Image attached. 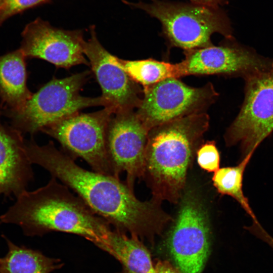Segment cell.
Wrapping results in <instances>:
<instances>
[{"label": "cell", "mask_w": 273, "mask_h": 273, "mask_svg": "<svg viewBox=\"0 0 273 273\" xmlns=\"http://www.w3.org/2000/svg\"><path fill=\"white\" fill-rule=\"evenodd\" d=\"M26 150L32 164L40 166L72 190L117 231L153 243L172 220L161 202L139 200L125 182L82 168L52 141L40 146L32 138L26 141Z\"/></svg>", "instance_id": "cell-1"}, {"label": "cell", "mask_w": 273, "mask_h": 273, "mask_svg": "<svg viewBox=\"0 0 273 273\" xmlns=\"http://www.w3.org/2000/svg\"><path fill=\"white\" fill-rule=\"evenodd\" d=\"M0 221L18 225L27 236L60 232L79 235L96 245L112 230L80 198L53 176L46 185L17 197L0 216Z\"/></svg>", "instance_id": "cell-2"}, {"label": "cell", "mask_w": 273, "mask_h": 273, "mask_svg": "<svg viewBox=\"0 0 273 273\" xmlns=\"http://www.w3.org/2000/svg\"><path fill=\"white\" fill-rule=\"evenodd\" d=\"M209 125V116L203 112L149 130L143 178L151 190L152 199L161 203H178L189 169Z\"/></svg>", "instance_id": "cell-3"}, {"label": "cell", "mask_w": 273, "mask_h": 273, "mask_svg": "<svg viewBox=\"0 0 273 273\" xmlns=\"http://www.w3.org/2000/svg\"><path fill=\"white\" fill-rule=\"evenodd\" d=\"M122 1L158 20L168 42L185 51L212 45L211 36L215 33L233 37L230 19L220 7L161 0Z\"/></svg>", "instance_id": "cell-4"}, {"label": "cell", "mask_w": 273, "mask_h": 273, "mask_svg": "<svg viewBox=\"0 0 273 273\" xmlns=\"http://www.w3.org/2000/svg\"><path fill=\"white\" fill-rule=\"evenodd\" d=\"M90 74L85 71L64 78H53L32 94L21 111L7 116L10 125L22 134L33 135L82 109L104 107L101 96L86 97L80 94Z\"/></svg>", "instance_id": "cell-5"}, {"label": "cell", "mask_w": 273, "mask_h": 273, "mask_svg": "<svg viewBox=\"0 0 273 273\" xmlns=\"http://www.w3.org/2000/svg\"><path fill=\"white\" fill-rule=\"evenodd\" d=\"M167 239L169 253L181 273H201L210 251L207 209L194 189L185 188Z\"/></svg>", "instance_id": "cell-6"}, {"label": "cell", "mask_w": 273, "mask_h": 273, "mask_svg": "<svg viewBox=\"0 0 273 273\" xmlns=\"http://www.w3.org/2000/svg\"><path fill=\"white\" fill-rule=\"evenodd\" d=\"M113 114L107 108L89 113H78L41 132L61 145V150L74 160L81 158L94 171L113 176L107 150V132Z\"/></svg>", "instance_id": "cell-7"}, {"label": "cell", "mask_w": 273, "mask_h": 273, "mask_svg": "<svg viewBox=\"0 0 273 273\" xmlns=\"http://www.w3.org/2000/svg\"><path fill=\"white\" fill-rule=\"evenodd\" d=\"M244 82L240 110L224 134L228 146L240 144L243 158L273 131V65Z\"/></svg>", "instance_id": "cell-8"}, {"label": "cell", "mask_w": 273, "mask_h": 273, "mask_svg": "<svg viewBox=\"0 0 273 273\" xmlns=\"http://www.w3.org/2000/svg\"><path fill=\"white\" fill-rule=\"evenodd\" d=\"M218 94L211 83L199 87L170 78L143 88V97L135 112L150 130L158 125L191 115L205 112Z\"/></svg>", "instance_id": "cell-9"}, {"label": "cell", "mask_w": 273, "mask_h": 273, "mask_svg": "<svg viewBox=\"0 0 273 273\" xmlns=\"http://www.w3.org/2000/svg\"><path fill=\"white\" fill-rule=\"evenodd\" d=\"M225 38L219 46L185 51V59L177 63L180 77L221 75L244 80L272 66L273 59L239 43L234 36Z\"/></svg>", "instance_id": "cell-10"}, {"label": "cell", "mask_w": 273, "mask_h": 273, "mask_svg": "<svg viewBox=\"0 0 273 273\" xmlns=\"http://www.w3.org/2000/svg\"><path fill=\"white\" fill-rule=\"evenodd\" d=\"M149 130L133 110L113 114L107 132V150L113 176L126 172V184L133 191L143 178Z\"/></svg>", "instance_id": "cell-11"}, {"label": "cell", "mask_w": 273, "mask_h": 273, "mask_svg": "<svg viewBox=\"0 0 273 273\" xmlns=\"http://www.w3.org/2000/svg\"><path fill=\"white\" fill-rule=\"evenodd\" d=\"M90 36L85 41L84 55L101 88L104 108L113 114L133 110L140 106L143 89L120 66L117 57L99 41L95 26L89 27Z\"/></svg>", "instance_id": "cell-12"}, {"label": "cell", "mask_w": 273, "mask_h": 273, "mask_svg": "<svg viewBox=\"0 0 273 273\" xmlns=\"http://www.w3.org/2000/svg\"><path fill=\"white\" fill-rule=\"evenodd\" d=\"M21 35L20 49L26 59L44 60L65 69L79 64L89 66L84 57L82 30L57 28L37 18L26 25Z\"/></svg>", "instance_id": "cell-13"}, {"label": "cell", "mask_w": 273, "mask_h": 273, "mask_svg": "<svg viewBox=\"0 0 273 273\" xmlns=\"http://www.w3.org/2000/svg\"><path fill=\"white\" fill-rule=\"evenodd\" d=\"M23 135L0 120V196L16 198L27 191L28 185L33 179L32 164Z\"/></svg>", "instance_id": "cell-14"}, {"label": "cell", "mask_w": 273, "mask_h": 273, "mask_svg": "<svg viewBox=\"0 0 273 273\" xmlns=\"http://www.w3.org/2000/svg\"><path fill=\"white\" fill-rule=\"evenodd\" d=\"M26 59L20 49L0 56V115L19 112L32 95L27 85Z\"/></svg>", "instance_id": "cell-15"}, {"label": "cell", "mask_w": 273, "mask_h": 273, "mask_svg": "<svg viewBox=\"0 0 273 273\" xmlns=\"http://www.w3.org/2000/svg\"><path fill=\"white\" fill-rule=\"evenodd\" d=\"M96 246L119 261L120 273H156L149 251L138 237L111 230Z\"/></svg>", "instance_id": "cell-16"}, {"label": "cell", "mask_w": 273, "mask_h": 273, "mask_svg": "<svg viewBox=\"0 0 273 273\" xmlns=\"http://www.w3.org/2000/svg\"><path fill=\"white\" fill-rule=\"evenodd\" d=\"M5 240L8 250L0 257V273H51L62 267L59 259L47 257L38 250L18 246L6 236Z\"/></svg>", "instance_id": "cell-17"}, {"label": "cell", "mask_w": 273, "mask_h": 273, "mask_svg": "<svg viewBox=\"0 0 273 273\" xmlns=\"http://www.w3.org/2000/svg\"><path fill=\"white\" fill-rule=\"evenodd\" d=\"M120 66L144 87L170 78L180 77L177 63L172 64L153 59L124 60L117 57Z\"/></svg>", "instance_id": "cell-18"}, {"label": "cell", "mask_w": 273, "mask_h": 273, "mask_svg": "<svg viewBox=\"0 0 273 273\" xmlns=\"http://www.w3.org/2000/svg\"><path fill=\"white\" fill-rule=\"evenodd\" d=\"M252 155H247L236 166L219 168L214 172L212 181L219 194L235 199L254 221L257 219L244 194L242 187L243 174Z\"/></svg>", "instance_id": "cell-19"}, {"label": "cell", "mask_w": 273, "mask_h": 273, "mask_svg": "<svg viewBox=\"0 0 273 273\" xmlns=\"http://www.w3.org/2000/svg\"><path fill=\"white\" fill-rule=\"evenodd\" d=\"M196 155L198 164L208 172H215L219 168L220 154L214 141H207L197 149Z\"/></svg>", "instance_id": "cell-20"}, {"label": "cell", "mask_w": 273, "mask_h": 273, "mask_svg": "<svg viewBox=\"0 0 273 273\" xmlns=\"http://www.w3.org/2000/svg\"><path fill=\"white\" fill-rule=\"evenodd\" d=\"M52 0H5L0 10V27L4 22L13 16L21 14Z\"/></svg>", "instance_id": "cell-21"}, {"label": "cell", "mask_w": 273, "mask_h": 273, "mask_svg": "<svg viewBox=\"0 0 273 273\" xmlns=\"http://www.w3.org/2000/svg\"><path fill=\"white\" fill-rule=\"evenodd\" d=\"M155 267L156 273H181L176 266L166 260L157 261Z\"/></svg>", "instance_id": "cell-22"}, {"label": "cell", "mask_w": 273, "mask_h": 273, "mask_svg": "<svg viewBox=\"0 0 273 273\" xmlns=\"http://www.w3.org/2000/svg\"><path fill=\"white\" fill-rule=\"evenodd\" d=\"M191 3L209 6L212 7H220L228 3L226 0H190Z\"/></svg>", "instance_id": "cell-23"}, {"label": "cell", "mask_w": 273, "mask_h": 273, "mask_svg": "<svg viewBox=\"0 0 273 273\" xmlns=\"http://www.w3.org/2000/svg\"><path fill=\"white\" fill-rule=\"evenodd\" d=\"M5 0H0V10L2 8L4 3Z\"/></svg>", "instance_id": "cell-24"}, {"label": "cell", "mask_w": 273, "mask_h": 273, "mask_svg": "<svg viewBox=\"0 0 273 273\" xmlns=\"http://www.w3.org/2000/svg\"><path fill=\"white\" fill-rule=\"evenodd\" d=\"M270 247L272 248L273 249V241L270 244Z\"/></svg>", "instance_id": "cell-25"}, {"label": "cell", "mask_w": 273, "mask_h": 273, "mask_svg": "<svg viewBox=\"0 0 273 273\" xmlns=\"http://www.w3.org/2000/svg\"><path fill=\"white\" fill-rule=\"evenodd\" d=\"M1 223H2V222L0 221V225H1Z\"/></svg>", "instance_id": "cell-26"}]
</instances>
